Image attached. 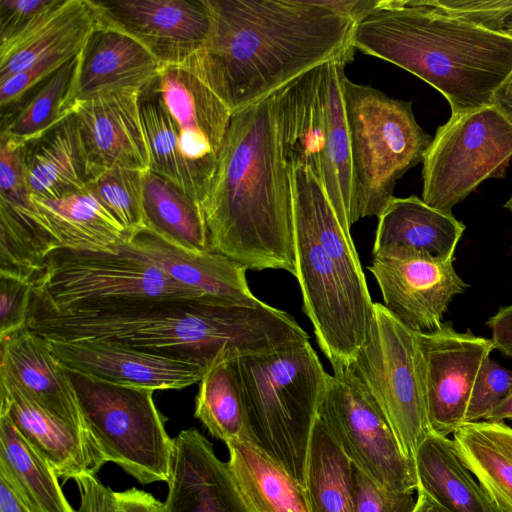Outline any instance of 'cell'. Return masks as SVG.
<instances>
[{
  "label": "cell",
  "instance_id": "cell-28",
  "mask_svg": "<svg viewBox=\"0 0 512 512\" xmlns=\"http://www.w3.org/2000/svg\"><path fill=\"white\" fill-rule=\"evenodd\" d=\"M17 209L28 214L59 248L114 252L129 240V233L87 188L58 199L30 195V207Z\"/></svg>",
  "mask_w": 512,
  "mask_h": 512
},
{
  "label": "cell",
  "instance_id": "cell-26",
  "mask_svg": "<svg viewBox=\"0 0 512 512\" xmlns=\"http://www.w3.org/2000/svg\"><path fill=\"white\" fill-rule=\"evenodd\" d=\"M100 23L94 1L54 0L20 31L0 41V83L56 50L83 44Z\"/></svg>",
  "mask_w": 512,
  "mask_h": 512
},
{
  "label": "cell",
  "instance_id": "cell-8",
  "mask_svg": "<svg viewBox=\"0 0 512 512\" xmlns=\"http://www.w3.org/2000/svg\"><path fill=\"white\" fill-rule=\"evenodd\" d=\"M349 130L354 222L379 216L397 181L423 161L432 138L417 123L410 102L368 85L343 81Z\"/></svg>",
  "mask_w": 512,
  "mask_h": 512
},
{
  "label": "cell",
  "instance_id": "cell-15",
  "mask_svg": "<svg viewBox=\"0 0 512 512\" xmlns=\"http://www.w3.org/2000/svg\"><path fill=\"white\" fill-rule=\"evenodd\" d=\"M416 336L430 428L448 437L464 424L478 373L494 348L490 339L470 329L456 331L451 321L431 331H416Z\"/></svg>",
  "mask_w": 512,
  "mask_h": 512
},
{
  "label": "cell",
  "instance_id": "cell-32",
  "mask_svg": "<svg viewBox=\"0 0 512 512\" xmlns=\"http://www.w3.org/2000/svg\"><path fill=\"white\" fill-rule=\"evenodd\" d=\"M0 478L37 512H73L50 464L0 414Z\"/></svg>",
  "mask_w": 512,
  "mask_h": 512
},
{
  "label": "cell",
  "instance_id": "cell-39",
  "mask_svg": "<svg viewBox=\"0 0 512 512\" xmlns=\"http://www.w3.org/2000/svg\"><path fill=\"white\" fill-rule=\"evenodd\" d=\"M144 172L123 167L110 168L94 175L86 187L129 235L146 227L143 211Z\"/></svg>",
  "mask_w": 512,
  "mask_h": 512
},
{
  "label": "cell",
  "instance_id": "cell-3",
  "mask_svg": "<svg viewBox=\"0 0 512 512\" xmlns=\"http://www.w3.org/2000/svg\"><path fill=\"white\" fill-rule=\"evenodd\" d=\"M200 207L209 250L247 270L279 269L296 277L292 168L275 93L232 113Z\"/></svg>",
  "mask_w": 512,
  "mask_h": 512
},
{
  "label": "cell",
  "instance_id": "cell-19",
  "mask_svg": "<svg viewBox=\"0 0 512 512\" xmlns=\"http://www.w3.org/2000/svg\"><path fill=\"white\" fill-rule=\"evenodd\" d=\"M47 341L66 369L121 385L179 390L199 383L207 371L199 365L105 341Z\"/></svg>",
  "mask_w": 512,
  "mask_h": 512
},
{
  "label": "cell",
  "instance_id": "cell-11",
  "mask_svg": "<svg viewBox=\"0 0 512 512\" xmlns=\"http://www.w3.org/2000/svg\"><path fill=\"white\" fill-rule=\"evenodd\" d=\"M347 369L383 412L403 454L414 462L419 445L432 432L416 331L383 304L374 303L367 339Z\"/></svg>",
  "mask_w": 512,
  "mask_h": 512
},
{
  "label": "cell",
  "instance_id": "cell-7",
  "mask_svg": "<svg viewBox=\"0 0 512 512\" xmlns=\"http://www.w3.org/2000/svg\"><path fill=\"white\" fill-rule=\"evenodd\" d=\"M335 59L298 76L275 92L280 137L291 168H309L338 217L351 228L354 189L343 95L345 65Z\"/></svg>",
  "mask_w": 512,
  "mask_h": 512
},
{
  "label": "cell",
  "instance_id": "cell-12",
  "mask_svg": "<svg viewBox=\"0 0 512 512\" xmlns=\"http://www.w3.org/2000/svg\"><path fill=\"white\" fill-rule=\"evenodd\" d=\"M512 160V123L494 106L451 115L423 158L422 200L443 213L483 181L502 178Z\"/></svg>",
  "mask_w": 512,
  "mask_h": 512
},
{
  "label": "cell",
  "instance_id": "cell-2",
  "mask_svg": "<svg viewBox=\"0 0 512 512\" xmlns=\"http://www.w3.org/2000/svg\"><path fill=\"white\" fill-rule=\"evenodd\" d=\"M209 36L182 66L231 110L331 60L351 61L355 21L320 0H206Z\"/></svg>",
  "mask_w": 512,
  "mask_h": 512
},
{
  "label": "cell",
  "instance_id": "cell-21",
  "mask_svg": "<svg viewBox=\"0 0 512 512\" xmlns=\"http://www.w3.org/2000/svg\"><path fill=\"white\" fill-rule=\"evenodd\" d=\"M162 66L141 42L101 20L77 55L69 105L108 91L142 90Z\"/></svg>",
  "mask_w": 512,
  "mask_h": 512
},
{
  "label": "cell",
  "instance_id": "cell-44",
  "mask_svg": "<svg viewBox=\"0 0 512 512\" xmlns=\"http://www.w3.org/2000/svg\"><path fill=\"white\" fill-rule=\"evenodd\" d=\"M354 512H413V493L386 489L353 465Z\"/></svg>",
  "mask_w": 512,
  "mask_h": 512
},
{
  "label": "cell",
  "instance_id": "cell-18",
  "mask_svg": "<svg viewBox=\"0 0 512 512\" xmlns=\"http://www.w3.org/2000/svg\"><path fill=\"white\" fill-rule=\"evenodd\" d=\"M138 89H119L72 107L92 167V177L114 168L149 170L150 157L139 109Z\"/></svg>",
  "mask_w": 512,
  "mask_h": 512
},
{
  "label": "cell",
  "instance_id": "cell-36",
  "mask_svg": "<svg viewBox=\"0 0 512 512\" xmlns=\"http://www.w3.org/2000/svg\"><path fill=\"white\" fill-rule=\"evenodd\" d=\"M194 416L215 438L248 439L245 414L230 360L209 368L199 381Z\"/></svg>",
  "mask_w": 512,
  "mask_h": 512
},
{
  "label": "cell",
  "instance_id": "cell-53",
  "mask_svg": "<svg viewBox=\"0 0 512 512\" xmlns=\"http://www.w3.org/2000/svg\"><path fill=\"white\" fill-rule=\"evenodd\" d=\"M413 512H447L436 502H434L427 494L421 490H417L416 505Z\"/></svg>",
  "mask_w": 512,
  "mask_h": 512
},
{
  "label": "cell",
  "instance_id": "cell-30",
  "mask_svg": "<svg viewBox=\"0 0 512 512\" xmlns=\"http://www.w3.org/2000/svg\"><path fill=\"white\" fill-rule=\"evenodd\" d=\"M225 444L231 474L252 512H309L304 488L251 441Z\"/></svg>",
  "mask_w": 512,
  "mask_h": 512
},
{
  "label": "cell",
  "instance_id": "cell-25",
  "mask_svg": "<svg viewBox=\"0 0 512 512\" xmlns=\"http://www.w3.org/2000/svg\"><path fill=\"white\" fill-rule=\"evenodd\" d=\"M23 163L29 195L58 199L85 190L92 167L76 116L71 113L43 134L25 141Z\"/></svg>",
  "mask_w": 512,
  "mask_h": 512
},
{
  "label": "cell",
  "instance_id": "cell-33",
  "mask_svg": "<svg viewBox=\"0 0 512 512\" xmlns=\"http://www.w3.org/2000/svg\"><path fill=\"white\" fill-rule=\"evenodd\" d=\"M143 211L145 226L163 239L185 249L209 250L199 203L150 170L143 175Z\"/></svg>",
  "mask_w": 512,
  "mask_h": 512
},
{
  "label": "cell",
  "instance_id": "cell-41",
  "mask_svg": "<svg viewBox=\"0 0 512 512\" xmlns=\"http://www.w3.org/2000/svg\"><path fill=\"white\" fill-rule=\"evenodd\" d=\"M511 392L512 370L488 357L475 381L464 423L484 420Z\"/></svg>",
  "mask_w": 512,
  "mask_h": 512
},
{
  "label": "cell",
  "instance_id": "cell-10",
  "mask_svg": "<svg viewBox=\"0 0 512 512\" xmlns=\"http://www.w3.org/2000/svg\"><path fill=\"white\" fill-rule=\"evenodd\" d=\"M157 297L205 298L173 281L126 243L114 252L57 248L32 279L29 309L65 314Z\"/></svg>",
  "mask_w": 512,
  "mask_h": 512
},
{
  "label": "cell",
  "instance_id": "cell-31",
  "mask_svg": "<svg viewBox=\"0 0 512 512\" xmlns=\"http://www.w3.org/2000/svg\"><path fill=\"white\" fill-rule=\"evenodd\" d=\"M456 451L501 512H512V427L486 420L453 432Z\"/></svg>",
  "mask_w": 512,
  "mask_h": 512
},
{
  "label": "cell",
  "instance_id": "cell-52",
  "mask_svg": "<svg viewBox=\"0 0 512 512\" xmlns=\"http://www.w3.org/2000/svg\"><path fill=\"white\" fill-rule=\"evenodd\" d=\"M505 419H512V392L497 405L484 420L490 422H503Z\"/></svg>",
  "mask_w": 512,
  "mask_h": 512
},
{
  "label": "cell",
  "instance_id": "cell-22",
  "mask_svg": "<svg viewBox=\"0 0 512 512\" xmlns=\"http://www.w3.org/2000/svg\"><path fill=\"white\" fill-rule=\"evenodd\" d=\"M126 244L173 281L202 297L241 305L261 301L248 286L247 269L221 253L182 248L147 227L132 233Z\"/></svg>",
  "mask_w": 512,
  "mask_h": 512
},
{
  "label": "cell",
  "instance_id": "cell-51",
  "mask_svg": "<svg viewBox=\"0 0 512 512\" xmlns=\"http://www.w3.org/2000/svg\"><path fill=\"white\" fill-rule=\"evenodd\" d=\"M491 105L512 123V73L496 90Z\"/></svg>",
  "mask_w": 512,
  "mask_h": 512
},
{
  "label": "cell",
  "instance_id": "cell-13",
  "mask_svg": "<svg viewBox=\"0 0 512 512\" xmlns=\"http://www.w3.org/2000/svg\"><path fill=\"white\" fill-rule=\"evenodd\" d=\"M318 417L352 464L378 485L400 493L417 491L414 462L403 454L383 412L347 368L331 375Z\"/></svg>",
  "mask_w": 512,
  "mask_h": 512
},
{
  "label": "cell",
  "instance_id": "cell-48",
  "mask_svg": "<svg viewBox=\"0 0 512 512\" xmlns=\"http://www.w3.org/2000/svg\"><path fill=\"white\" fill-rule=\"evenodd\" d=\"M113 512H164V503L148 492L130 488L114 492Z\"/></svg>",
  "mask_w": 512,
  "mask_h": 512
},
{
  "label": "cell",
  "instance_id": "cell-17",
  "mask_svg": "<svg viewBox=\"0 0 512 512\" xmlns=\"http://www.w3.org/2000/svg\"><path fill=\"white\" fill-rule=\"evenodd\" d=\"M100 19L141 42L164 65H182L211 28L206 0L94 1Z\"/></svg>",
  "mask_w": 512,
  "mask_h": 512
},
{
  "label": "cell",
  "instance_id": "cell-37",
  "mask_svg": "<svg viewBox=\"0 0 512 512\" xmlns=\"http://www.w3.org/2000/svg\"><path fill=\"white\" fill-rule=\"evenodd\" d=\"M154 80L140 91L139 96L141 122L150 157L149 170L169 180L194 199L179 149L177 124L156 90Z\"/></svg>",
  "mask_w": 512,
  "mask_h": 512
},
{
  "label": "cell",
  "instance_id": "cell-24",
  "mask_svg": "<svg viewBox=\"0 0 512 512\" xmlns=\"http://www.w3.org/2000/svg\"><path fill=\"white\" fill-rule=\"evenodd\" d=\"M0 368L46 411L87 436L74 387L44 337L27 326L1 337Z\"/></svg>",
  "mask_w": 512,
  "mask_h": 512
},
{
  "label": "cell",
  "instance_id": "cell-16",
  "mask_svg": "<svg viewBox=\"0 0 512 512\" xmlns=\"http://www.w3.org/2000/svg\"><path fill=\"white\" fill-rule=\"evenodd\" d=\"M453 260L403 252L373 258L367 268L377 281L383 305L396 319L414 331H431L441 325L453 298L468 286Z\"/></svg>",
  "mask_w": 512,
  "mask_h": 512
},
{
  "label": "cell",
  "instance_id": "cell-29",
  "mask_svg": "<svg viewBox=\"0 0 512 512\" xmlns=\"http://www.w3.org/2000/svg\"><path fill=\"white\" fill-rule=\"evenodd\" d=\"M418 489L447 512H501L462 463L453 440L433 432L419 445Z\"/></svg>",
  "mask_w": 512,
  "mask_h": 512
},
{
  "label": "cell",
  "instance_id": "cell-20",
  "mask_svg": "<svg viewBox=\"0 0 512 512\" xmlns=\"http://www.w3.org/2000/svg\"><path fill=\"white\" fill-rule=\"evenodd\" d=\"M164 512H252L242 497L228 462L197 429L182 430L174 452Z\"/></svg>",
  "mask_w": 512,
  "mask_h": 512
},
{
  "label": "cell",
  "instance_id": "cell-35",
  "mask_svg": "<svg viewBox=\"0 0 512 512\" xmlns=\"http://www.w3.org/2000/svg\"><path fill=\"white\" fill-rule=\"evenodd\" d=\"M77 56L32 88L13 106L1 111L3 135L28 141L72 113L70 91Z\"/></svg>",
  "mask_w": 512,
  "mask_h": 512
},
{
  "label": "cell",
  "instance_id": "cell-9",
  "mask_svg": "<svg viewBox=\"0 0 512 512\" xmlns=\"http://www.w3.org/2000/svg\"><path fill=\"white\" fill-rule=\"evenodd\" d=\"M66 371L98 470L113 462L140 484L168 482L174 439L165 430L166 418L154 403V390Z\"/></svg>",
  "mask_w": 512,
  "mask_h": 512
},
{
  "label": "cell",
  "instance_id": "cell-49",
  "mask_svg": "<svg viewBox=\"0 0 512 512\" xmlns=\"http://www.w3.org/2000/svg\"><path fill=\"white\" fill-rule=\"evenodd\" d=\"M493 348L512 358V304L501 307L487 321Z\"/></svg>",
  "mask_w": 512,
  "mask_h": 512
},
{
  "label": "cell",
  "instance_id": "cell-54",
  "mask_svg": "<svg viewBox=\"0 0 512 512\" xmlns=\"http://www.w3.org/2000/svg\"><path fill=\"white\" fill-rule=\"evenodd\" d=\"M504 207L512 212V195L507 200V202L504 204Z\"/></svg>",
  "mask_w": 512,
  "mask_h": 512
},
{
  "label": "cell",
  "instance_id": "cell-43",
  "mask_svg": "<svg viewBox=\"0 0 512 512\" xmlns=\"http://www.w3.org/2000/svg\"><path fill=\"white\" fill-rule=\"evenodd\" d=\"M0 200L12 207L29 208L23 163V141L0 134Z\"/></svg>",
  "mask_w": 512,
  "mask_h": 512
},
{
  "label": "cell",
  "instance_id": "cell-50",
  "mask_svg": "<svg viewBox=\"0 0 512 512\" xmlns=\"http://www.w3.org/2000/svg\"><path fill=\"white\" fill-rule=\"evenodd\" d=\"M0 512H37L3 478H0Z\"/></svg>",
  "mask_w": 512,
  "mask_h": 512
},
{
  "label": "cell",
  "instance_id": "cell-45",
  "mask_svg": "<svg viewBox=\"0 0 512 512\" xmlns=\"http://www.w3.org/2000/svg\"><path fill=\"white\" fill-rule=\"evenodd\" d=\"M32 281L0 274V338L27 324Z\"/></svg>",
  "mask_w": 512,
  "mask_h": 512
},
{
  "label": "cell",
  "instance_id": "cell-1",
  "mask_svg": "<svg viewBox=\"0 0 512 512\" xmlns=\"http://www.w3.org/2000/svg\"><path fill=\"white\" fill-rule=\"evenodd\" d=\"M26 326L52 341H105L208 370L309 335L286 311L207 298H133L88 311L29 309Z\"/></svg>",
  "mask_w": 512,
  "mask_h": 512
},
{
  "label": "cell",
  "instance_id": "cell-4",
  "mask_svg": "<svg viewBox=\"0 0 512 512\" xmlns=\"http://www.w3.org/2000/svg\"><path fill=\"white\" fill-rule=\"evenodd\" d=\"M350 44L430 84L452 115L491 105L512 73V38L437 12L424 0H377L355 22Z\"/></svg>",
  "mask_w": 512,
  "mask_h": 512
},
{
  "label": "cell",
  "instance_id": "cell-38",
  "mask_svg": "<svg viewBox=\"0 0 512 512\" xmlns=\"http://www.w3.org/2000/svg\"><path fill=\"white\" fill-rule=\"evenodd\" d=\"M57 248L28 214L0 200V274L32 281Z\"/></svg>",
  "mask_w": 512,
  "mask_h": 512
},
{
  "label": "cell",
  "instance_id": "cell-27",
  "mask_svg": "<svg viewBox=\"0 0 512 512\" xmlns=\"http://www.w3.org/2000/svg\"><path fill=\"white\" fill-rule=\"evenodd\" d=\"M465 225L415 195L393 197L378 216L373 258L403 252H424L454 259Z\"/></svg>",
  "mask_w": 512,
  "mask_h": 512
},
{
  "label": "cell",
  "instance_id": "cell-46",
  "mask_svg": "<svg viewBox=\"0 0 512 512\" xmlns=\"http://www.w3.org/2000/svg\"><path fill=\"white\" fill-rule=\"evenodd\" d=\"M54 0H0V41L6 40Z\"/></svg>",
  "mask_w": 512,
  "mask_h": 512
},
{
  "label": "cell",
  "instance_id": "cell-47",
  "mask_svg": "<svg viewBox=\"0 0 512 512\" xmlns=\"http://www.w3.org/2000/svg\"><path fill=\"white\" fill-rule=\"evenodd\" d=\"M80 491V506L73 512H113L114 492L93 474L74 479Z\"/></svg>",
  "mask_w": 512,
  "mask_h": 512
},
{
  "label": "cell",
  "instance_id": "cell-23",
  "mask_svg": "<svg viewBox=\"0 0 512 512\" xmlns=\"http://www.w3.org/2000/svg\"><path fill=\"white\" fill-rule=\"evenodd\" d=\"M0 414L10 417L23 437L50 464L58 478L98 472L89 439L41 407L0 368Z\"/></svg>",
  "mask_w": 512,
  "mask_h": 512
},
{
  "label": "cell",
  "instance_id": "cell-5",
  "mask_svg": "<svg viewBox=\"0 0 512 512\" xmlns=\"http://www.w3.org/2000/svg\"><path fill=\"white\" fill-rule=\"evenodd\" d=\"M296 278L303 311L334 372L369 334L374 302L350 230L309 168H292Z\"/></svg>",
  "mask_w": 512,
  "mask_h": 512
},
{
  "label": "cell",
  "instance_id": "cell-14",
  "mask_svg": "<svg viewBox=\"0 0 512 512\" xmlns=\"http://www.w3.org/2000/svg\"><path fill=\"white\" fill-rule=\"evenodd\" d=\"M154 86L177 124L180 153L200 205L213 179L232 112L182 65L162 66Z\"/></svg>",
  "mask_w": 512,
  "mask_h": 512
},
{
  "label": "cell",
  "instance_id": "cell-6",
  "mask_svg": "<svg viewBox=\"0 0 512 512\" xmlns=\"http://www.w3.org/2000/svg\"><path fill=\"white\" fill-rule=\"evenodd\" d=\"M230 363L248 440L304 488L311 434L331 375L309 339Z\"/></svg>",
  "mask_w": 512,
  "mask_h": 512
},
{
  "label": "cell",
  "instance_id": "cell-34",
  "mask_svg": "<svg viewBox=\"0 0 512 512\" xmlns=\"http://www.w3.org/2000/svg\"><path fill=\"white\" fill-rule=\"evenodd\" d=\"M304 491L309 512H354L353 464L319 417L311 434Z\"/></svg>",
  "mask_w": 512,
  "mask_h": 512
},
{
  "label": "cell",
  "instance_id": "cell-55",
  "mask_svg": "<svg viewBox=\"0 0 512 512\" xmlns=\"http://www.w3.org/2000/svg\"><path fill=\"white\" fill-rule=\"evenodd\" d=\"M512 420V419H511Z\"/></svg>",
  "mask_w": 512,
  "mask_h": 512
},
{
  "label": "cell",
  "instance_id": "cell-40",
  "mask_svg": "<svg viewBox=\"0 0 512 512\" xmlns=\"http://www.w3.org/2000/svg\"><path fill=\"white\" fill-rule=\"evenodd\" d=\"M442 14L512 38V0H424Z\"/></svg>",
  "mask_w": 512,
  "mask_h": 512
},
{
  "label": "cell",
  "instance_id": "cell-42",
  "mask_svg": "<svg viewBox=\"0 0 512 512\" xmlns=\"http://www.w3.org/2000/svg\"><path fill=\"white\" fill-rule=\"evenodd\" d=\"M83 44L56 50L44 56L29 68L14 74L1 82V111L13 106L32 88L57 71L67 62L74 59L79 54Z\"/></svg>",
  "mask_w": 512,
  "mask_h": 512
}]
</instances>
